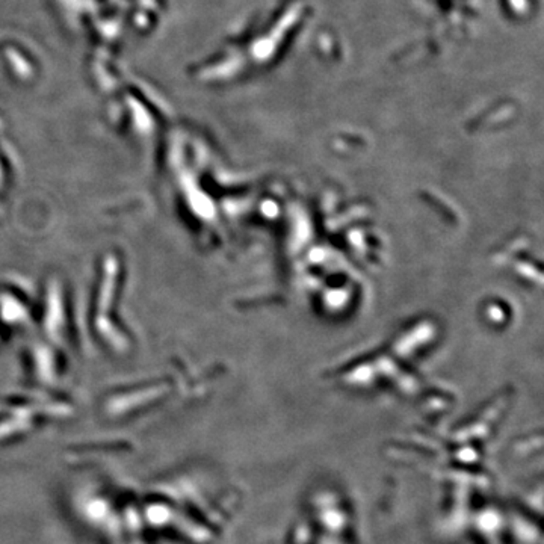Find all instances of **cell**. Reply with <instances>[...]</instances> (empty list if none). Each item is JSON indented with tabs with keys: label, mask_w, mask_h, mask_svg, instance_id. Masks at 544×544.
Here are the masks:
<instances>
[]
</instances>
